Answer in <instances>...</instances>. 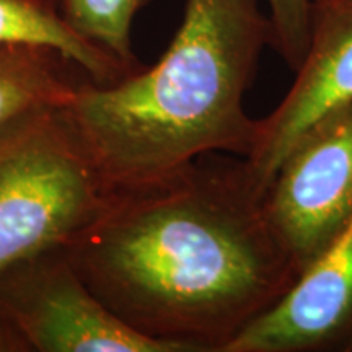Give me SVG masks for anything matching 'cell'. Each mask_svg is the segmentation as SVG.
Listing matches in <instances>:
<instances>
[{"instance_id": "obj_6", "label": "cell", "mask_w": 352, "mask_h": 352, "mask_svg": "<svg viewBox=\"0 0 352 352\" xmlns=\"http://www.w3.org/2000/svg\"><path fill=\"white\" fill-rule=\"evenodd\" d=\"M352 107V0H311L310 38L296 80L277 107L258 120L243 157L266 192L277 168L307 132Z\"/></svg>"}, {"instance_id": "obj_8", "label": "cell", "mask_w": 352, "mask_h": 352, "mask_svg": "<svg viewBox=\"0 0 352 352\" xmlns=\"http://www.w3.org/2000/svg\"><path fill=\"white\" fill-rule=\"evenodd\" d=\"M90 78L54 47L0 43V126L43 108H64Z\"/></svg>"}, {"instance_id": "obj_10", "label": "cell", "mask_w": 352, "mask_h": 352, "mask_svg": "<svg viewBox=\"0 0 352 352\" xmlns=\"http://www.w3.org/2000/svg\"><path fill=\"white\" fill-rule=\"evenodd\" d=\"M148 0H60V12L83 39L126 64L144 67L132 51V23Z\"/></svg>"}, {"instance_id": "obj_1", "label": "cell", "mask_w": 352, "mask_h": 352, "mask_svg": "<svg viewBox=\"0 0 352 352\" xmlns=\"http://www.w3.org/2000/svg\"><path fill=\"white\" fill-rule=\"evenodd\" d=\"M64 252L122 323L176 352H227L300 274L230 153L116 191Z\"/></svg>"}, {"instance_id": "obj_2", "label": "cell", "mask_w": 352, "mask_h": 352, "mask_svg": "<svg viewBox=\"0 0 352 352\" xmlns=\"http://www.w3.org/2000/svg\"><path fill=\"white\" fill-rule=\"evenodd\" d=\"M270 19L259 0H188L153 67L85 78L63 111L113 192L157 182L206 153L246 157L258 120L243 107Z\"/></svg>"}, {"instance_id": "obj_9", "label": "cell", "mask_w": 352, "mask_h": 352, "mask_svg": "<svg viewBox=\"0 0 352 352\" xmlns=\"http://www.w3.org/2000/svg\"><path fill=\"white\" fill-rule=\"evenodd\" d=\"M0 43L54 47L100 85L138 72L74 32L60 12V0H0Z\"/></svg>"}, {"instance_id": "obj_5", "label": "cell", "mask_w": 352, "mask_h": 352, "mask_svg": "<svg viewBox=\"0 0 352 352\" xmlns=\"http://www.w3.org/2000/svg\"><path fill=\"white\" fill-rule=\"evenodd\" d=\"M264 209L302 272L352 214V107L298 140L272 176Z\"/></svg>"}, {"instance_id": "obj_7", "label": "cell", "mask_w": 352, "mask_h": 352, "mask_svg": "<svg viewBox=\"0 0 352 352\" xmlns=\"http://www.w3.org/2000/svg\"><path fill=\"white\" fill-rule=\"evenodd\" d=\"M227 352H352V214Z\"/></svg>"}, {"instance_id": "obj_3", "label": "cell", "mask_w": 352, "mask_h": 352, "mask_svg": "<svg viewBox=\"0 0 352 352\" xmlns=\"http://www.w3.org/2000/svg\"><path fill=\"white\" fill-rule=\"evenodd\" d=\"M113 196L63 108L0 126V271L67 246Z\"/></svg>"}, {"instance_id": "obj_4", "label": "cell", "mask_w": 352, "mask_h": 352, "mask_svg": "<svg viewBox=\"0 0 352 352\" xmlns=\"http://www.w3.org/2000/svg\"><path fill=\"white\" fill-rule=\"evenodd\" d=\"M0 318L23 352H176L108 310L64 248L46 250L0 271Z\"/></svg>"}, {"instance_id": "obj_11", "label": "cell", "mask_w": 352, "mask_h": 352, "mask_svg": "<svg viewBox=\"0 0 352 352\" xmlns=\"http://www.w3.org/2000/svg\"><path fill=\"white\" fill-rule=\"evenodd\" d=\"M271 25V46L296 72L310 38L311 0H264Z\"/></svg>"}]
</instances>
